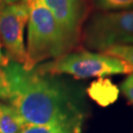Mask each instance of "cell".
I'll list each match as a JSON object with an SVG mask.
<instances>
[{"label":"cell","instance_id":"cell-1","mask_svg":"<svg viewBox=\"0 0 133 133\" xmlns=\"http://www.w3.org/2000/svg\"><path fill=\"white\" fill-rule=\"evenodd\" d=\"M8 87L0 95L19 113L26 124L49 125L81 133L83 112L68 91L53 75L10 62L3 68Z\"/></svg>","mask_w":133,"mask_h":133},{"label":"cell","instance_id":"cell-2","mask_svg":"<svg viewBox=\"0 0 133 133\" xmlns=\"http://www.w3.org/2000/svg\"><path fill=\"white\" fill-rule=\"evenodd\" d=\"M29 10L26 62L23 66L32 70L46 61L77 49L61 28L42 0H23Z\"/></svg>","mask_w":133,"mask_h":133},{"label":"cell","instance_id":"cell-3","mask_svg":"<svg viewBox=\"0 0 133 133\" xmlns=\"http://www.w3.org/2000/svg\"><path fill=\"white\" fill-rule=\"evenodd\" d=\"M35 69L42 74H68L75 79L103 78L115 74L133 73V68L117 58L102 53L77 49L56 59L37 65Z\"/></svg>","mask_w":133,"mask_h":133},{"label":"cell","instance_id":"cell-4","mask_svg":"<svg viewBox=\"0 0 133 133\" xmlns=\"http://www.w3.org/2000/svg\"><path fill=\"white\" fill-rule=\"evenodd\" d=\"M81 42L99 53L114 45L133 44V10L90 14L82 28Z\"/></svg>","mask_w":133,"mask_h":133},{"label":"cell","instance_id":"cell-5","mask_svg":"<svg viewBox=\"0 0 133 133\" xmlns=\"http://www.w3.org/2000/svg\"><path fill=\"white\" fill-rule=\"evenodd\" d=\"M29 10L22 2L3 4L0 10V41L10 62L23 65L26 62L24 30Z\"/></svg>","mask_w":133,"mask_h":133},{"label":"cell","instance_id":"cell-6","mask_svg":"<svg viewBox=\"0 0 133 133\" xmlns=\"http://www.w3.org/2000/svg\"><path fill=\"white\" fill-rule=\"evenodd\" d=\"M42 2L79 49L82 28L91 11L89 0H42Z\"/></svg>","mask_w":133,"mask_h":133},{"label":"cell","instance_id":"cell-7","mask_svg":"<svg viewBox=\"0 0 133 133\" xmlns=\"http://www.w3.org/2000/svg\"><path fill=\"white\" fill-rule=\"evenodd\" d=\"M87 92L95 103L102 107H106L118 99L119 88L110 79L103 77L92 81Z\"/></svg>","mask_w":133,"mask_h":133},{"label":"cell","instance_id":"cell-8","mask_svg":"<svg viewBox=\"0 0 133 133\" xmlns=\"http://www.w3.org/2000/svg\"><path fill=\"white\" fill-rule=\"evenodd\" d=\"M25 124L11 105L0 102V133H20Z\"/></svg>","mask_w":133,"mask_h":133},{"label":"cell","instance_id":"cell-9","mask_svg":"<svg viewBox=\"0 0 133 133\" xmlns=\"http://www.w3.org/2000/svg\"><path fill=\"white\" fill-rule=\"evenodd\" d=\"M89 3L99 11L133 10V0H89Z\"/></svg>","mask_w":133,"mask_h":133},{"label":"cell","instance_id":"cell-10","mask_svg":"<svg viewBox=\"0 0 133 133\" xmlns=\"http://www.w3.org/2000/svg\"><path fill=\"white\" fill-rule=\"evenodd\" d=\"M102 54L117 58L133 68V44H120L109 47Z\"/></svg>","mask_w":133,"mask_h":133},{"label":"cell","instance_id":"cell-11","mask_svg":"<svg viewBox=\"0 0 133 133\" xmlns=\"http://www.w3.org/2000/svg\"><path fill=\"white\" fill-rule=\"evenodd\" d=\"M20 133H71L66 130L49 125L26 124Z\"/></svg>","mask_w":133,"mask_h":133},{"label":"cell","instance_id":"cell-12","mask_svg":"<svg viewBox=\"0 0 133 133\" xmlns=\"http://www.w3.org/2000/svg\"><path fill=\"white\" fill-rule=\"evenodd\" d=\"M121 91L127 100L133 105V73L124 79L121 85Z\"/></svg>","mask_w":133,"mask_h":133},{"label":"cell","instance_id":"cell-13","mask_svg":"<svg viewBox=\"0 0 133 133\" xmlns=\"http://www.w3.org/2000/svg\"><path fill=\"white\" fill-rule=\"evenodd\" d=\"M8 87L6 76H5L4 71L2 68H0V95L6 90Z\"/></svg>","mask_w":133,"mask_h":133},{"label":"cell","instance_id":"cell-14","mask_svg":"<svg viewBox=\"0 0 133 133\" xmlns=\"http://www.w3.org/2000/svg\"><path fill=\"white\" fill-rule=\"evenodd\" d=\"M2 43H1V41H0V68H5L10 62V60L8 59L7 56L5 55V54H4L3 52V49H2Z\"/></svg>","mask_w":133,"mask_h":133},{"label":"cell","instance_id":"cell-15","mask_svg":"<svg viewBox=\"0 0 133 133\" xmlns=\"http://www.w3.org/2000/svg\"><path fill=\"white\" fill-rule=\"evenodd\" d=\"M3 3L4 4H17V3H19L21 0H2ZM23 1V0H22Z\"/></svg>","mask_w":133,"mask_h":133},{"label":"cell","instance_id":"cell-16","mask_svg":"<svg viewBox=\"0 0 133 133\" xmlns=\"http://www.w3.org/2000/svg\"><path fill=\"white\" fill-rule=\"evenodd\" d=\"M3 4H4V3H3L2 0H0V10H1V8L3 6Z\"/></svg>","mask_w":133,"mask_h":133}]
</instances>
